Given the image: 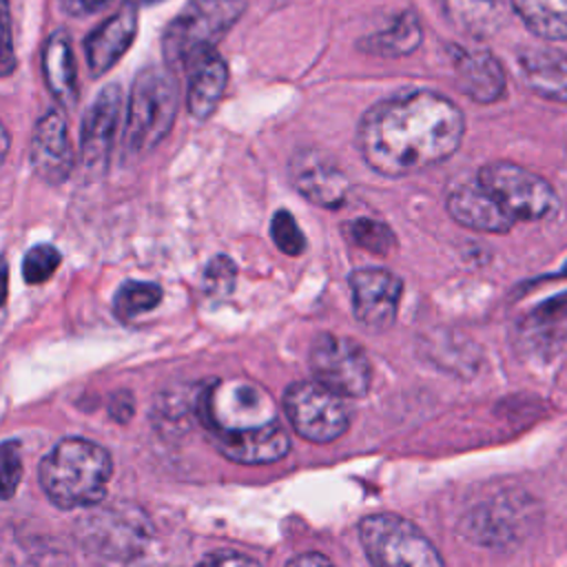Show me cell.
Wrapping results in <instances>:
<instances>
[{"mask_svg": "<svg viewBox=\"0 0 567 567\" xmlns=\"http://www.w3.org/2000/svg\"><path fill=\"white\" fill-rule=\"evenodd\" d=\"M463 133V111L450 97L414 89L372 104L357 126V146L372 171L405 177L454 155Z\"/></svg>", "mask_w": 567, "mask_h": 567, "instance_id": "cell-1", "label": "cell"}, {"mask_svg": "<svg viewBox=\"0 0 567 567\" xmlns=\"http://www.w3.org/2000/svg\"><path fill=\"white\" fill-rule=\"evenodd\" d=\"M113 463L109 452L86 439H62L40 463V485L60 509H80L106 496Z\"/></svg>", "mask_w": 567, "mask_h": 567, "instance_id": "cell-2", "label": "cell"}, {"mask_svg": "<svg viewBox=\"0 0 567 567\" xmlns=\"http://www.w3.org/2000/svg\"><path fill=\"white\" fill-rule=\"evenodd\" d=\"M179 104V86L171 66L151 64L142 69L131 86L124 144L133 155L153 151L173 128Z\"/></svg>", "mask_w": 567, "mask_h": 567, "instance_id": "cell-3", "label": "cell"}, {"mask_svg": "<svg viewBox=\"0 0 567 567\" xmlns=\"http://www.w3.org/2000/svg\"><path fill=\"white\" fill-rule=\"evenodd\" d=\"M199 414L210 439L255 432L279 421L270 392L246 377L215 381L199 401Z\"/></svg>", "mask_w": 567, "mask_h": 567, "instance_id": "cell-4", "label": "cell"}, {"mask_svg": "<svg viewBox=\"0 0 567 567\" xmlns=\"http://www.w3.org/2000/svg\"><path fill=\"white\" fill-rule=\"evenodd\" d=\"M246 0H188L168 22L162 38V53L171 69L188 64L233 29L241 18Z\"/></svg>", "mask_w": 567, "mask_h": 567, "instance_id": "cell-5", "label": "cell"}, {"mask_svg": "<svg viewBox=\"0 0 567 567\" xmlns=\"http://www.w3.org/2000/svg\"><path fill=\"white\" fill-rule=\"evenodd\" d=\"M359 543L379 567H439L443 556L432 540L399 514H372L359 523Z\"/></svg>", "mask_w": 567, "mask_h": 567, "instance_id": "cell-6", "label": "cell"}, {"mask_svg": "<svg viewBox=\"0 0 567 567\" xmlns=\"http://www.w3.org/2000/svg\"><path fill=\"white\" fill-rule=\"evenodd\" d=\"M80 545L102 558L128 560L144 551L151 538V525L144 512L128 505H91V512L75 525Z\"/></svg>", "mask_w": 567, "mask_h": 567, "instance_id": "cell-7", "label": "cell"}, {"mask_svg": "<svg viewBox=\"0 0 567 567\" xmlns=\"http://www.w3.org/2000/svg\"><path fill=\"white\" fill-rule=\"evenodd\" d=\"M476 179L516 221L547 219L560 206L554 186L543 175L512 162H489L478 171Z\"/></svg>", "mask_w": 567, "mask_h": 567, "instance_id": "cell-8", "label": "cell"}, {"mask_svg": "<svg viewBox=\"0 0 567 567\" xmlns=\"http://www.w3.org/2000/svg\"><path fill=\"white\" fill-rule=\"evenodd\" d=\"M284 414L299 436L312 443H330L350 427L346 396L319 381H297L284 392Z\"/></svg>", "mask_w": 567, "mask_h": 567, "instance_id": "cell-9", "label": "cell"}, {"mask_svg": "<svg viewBox=\"0 0 567 567\" xmlns=\"http://www.w3.org/2000/svg\"><path fill=\"white\" fill-rule=\"evenodd\" d=\"M310 372L321 385L346 399L365 396L372 383V363L365 350L341 334L321 332L310 346Z\"/></svg>", "mask_w": 567, "mask_h": 567, "instance_id": "cell-10", "label": "cell"}, {"mask_svg": "<svg viewBox=\"0 0 567 567\" xmlns=\"http://www.w3.org/2000/svg\"><path fill=\"white\" fill-rule=\"evenodd\" d=\"M348 281L354 319L368 330H388L396 319L403 292L401 279L385 268H359Z\"/></svg>", "mask_w": 567, "mask_h": 567, "instance_id": "cell-11", "label": "cell"}, {"mask_svg": "<svg viewBox=\"0 0 567 567\" xmlns=\"http://www.w3.org/2000/svg\"><path fill=\"white\" fill-rule=\"evenodd\" d=\"M288 179L297 193L321 208H339L346 204L350 182L346 173L317 148H299L288 162Z\"/></svg>", "mask_w": 567, "mask_h": 567, "instance_id": "cell-12", "label": "cell"}, {"mask_svg": "<svg viewBox=\"0 0 567 567\" xmlns=\"http://www.w3.org/2000/svg\"><path fill=\"white\" fill-rule=\"evenodd\" d=\"M120 117L122 91L117 84H109L95 95L82 120L80 153L86 171L102 173L106 168L120 128Z\"/></svg>", "mask_w": 567, "mask_h": 567, "instance_id": "cell-13", "label": "cell"}, {"mask_svg": "<svg viewBox=\"0 0 567 567\" xmlns=\"http://www.w3.org/2000/svg\"><path fill=\"white\" fill-rule=\"evenodd\" d=\"M31 166L47 184H62L73 166V151L69 144L66 122L60 111H47L33 128Z\"/></svg>", "mask_w": 567, "mask_h": 567, "instance_id": "cell-14", "label": "cell"}, {"mask_svg": "<svg viewBox=\"0 0 567 567\" xmlns=\"http://www.w3.org/2000/svg\"><path fill=\"white\" fill-rule=\"evenodd\" d=\"M137 33V4H122L111 18H106L86 40L84 55L93 78L104 75L128 51Z\"/></svg>", "mask_w": 567, "mask_h": 567, "instance_id": "cell-15", "label": "cell"}, {"mask_svg": "<svg viewBox=\"0 0 567 567\" xmlns=\"http://www.w3.org/2000/svg\"><path fill=\"white\" fill-rule=\"evenodd\" d=\"M447 213L461 226L481 233H507L516 224V219L485 186L478 184V179L450 193Z\"/></svg>", "mask_w": 567, "mask_h": 567, "instance_id": "cell-16", "label": "cell"}, {"mask_svg": "<svg viewBox=\"0 0 567 567\" xmlns=\"http://www.w3.org/2000/svg\"><path fill=\"white\" fill-rule=\"evenodd\" d=\"M454 73L461 91L481 104H492L505 93V71L485 49H456Z\"/></svg>", "mask_w": 567, "mask_h": 567, "instance_id": "cell-17", "label": "cell"}, {"mask_svg": "<svg viewBox=\"0 0 567 567\" xmlns=\"http://www.w3.org/2000/svg\"><path fill=\"white\" fill-rule=\"evenodd\" d=\"M186 106L197 120H206L215 113L228 84V66L224 58L210 49L188 64Z\"/></svg>", "mask_w": 567, "mask_h": 567, "instance_id": "cell-18", "label": "cell"}, {"mask_svg": "<svg viewBox=\"0 0 567 567\" xmlns=\"http://www.w3.org/2000/svg\"><path fill=\"white\" fill-rule=\"evenodd\" d=\"M213 443L226 458L244 465L275 463L290 452V436L279 421L255 432L237 436H217L213 439Z\"/></svg>", "mask_w": 567, "mask_h": 567, "instance_id": "cell-19", "label": "cell"}, {"mask_svg": "<svg viewBox=\"0 0 567 567\" xmlns=\"http://www.w3.org/2000/svg\"><path fill=\"white\" fill-rule=\"evenodd\" d=\"M520 505L505 498L476 507L463 520V534L481 545H507L520 538Z\"/></svg>", "mask_w": 567, "mask_h": 567, "instance_id": "cell-20", "label": "cell"}, {"mask_svg": "<svg viewBox=\"0 0 567 567\" xmlns=\"http://www.w3.org/2000/svg\"><path fill=\"white\" fill-rule=\"evenodd\" d=\"M42 75L55 102L64 109H73L78 102V71L66 31H55L47 38L42 49Z\"/></svg>", "mask_w": 567, "mask_h": 567, "instance_id": "cell-21", "label": "cell"}, {"mask_svg": "<svg viewBox=\"0 0 567 567\" xmlns=\"http://www.w3.org/2000/svg\"><path fill=\"white\" fill-rule=\"evenodd\" d=\"M527 86L554 102H567V53L558 49H527L518 55Z\"/></svg>", "mask_w": 567, "mask_h": 567, "instance_id": "cell-22", "label": "cell"}, {"mask_svg": "<svg viewBox=\"0 0 567 567\" xmlns=\"http://www.w3.org/2000/svg\"><path fill=\"white\" fill-rule=\"evenodd\" d=\"M443 16L463 33L485 38L494 33L507 11L514 9L512 0H439Z\"/></svg>", "mask_w": 567, "mask_h": 567, "instance_id": "cell-23", "label": "cell"}, {"mask_svg": "<svg viewBox=\"0 0 567 567\" xmlns=\"http://www.w3.org/2000/svg\"><path fill=\"white\" fill-rule=\"evenodd\" d=\"M516 16L543 40H567V0H512Z\"/></svg>", "mask_w": 567, "mask_h": 567, "instance_id": "cell-24", "label": "cell"}, {"mask_svg": "<svg viewBox=\"0 0 567 567\" xmlns=\"http://www.w3.org/2000/svg\"><path fill=\"white\" fill-rule=\"evenodd\" d=\"M421 42V27L419 20L414 18V13H403L401 18H396L392 22V27L372 33L370 38L361 40V49L374 53V55H383V58H396V55H408L412 53Z\"/></svg>", "mask_w": 567, "mask_h": 567, "instance_id": "cell-25", "label": "cell"}, {"mask_svg": "<svg viewBox=\"0 0 567 567\" xmlns=\"http://www.w3.org/2000/svg\"><path fill=\"white\" fill-rule=\"evenodd\" d=\"M162 301V288L153 281H124L113 295V312L120 321H133L135 317L153 310Z\"/></svg>", "mask_w": 567, "mask_h": 567, "instance_id": "cell-26", "label": "cell"}, {"mask_svg": "<svg viewBox=\"0 0 567 567\" xmlns=\"http://www.w3.org/2000/svg\"><path fill=\"white\" fill-rule=\"evenodd\" d=\"M346 237L357 244L363 250H370L374 255H390L396 248V237L394 230L372 217H357L343 224Z\"/></svg>", "mask_w": 567, "mask_h": 567, "instance_id": "cell-27", "label": "cell"}, {"mask_svg": "<svg viewBox=\"0 0 567 567\" xmlns=\"http://www.w3.org/2000/svg\"><path fill=\"white\" fill-rule=\"evenodd\" d=\"M62 261L60 250L53 244H35L22 259V277L27 284L38 286L53 277Z\"/></svg>", "mask_w": 567, "mask_h": 567, "instance_id": "cell-28", "label": "cell"}, {"mask_svg": "<svg viewBox=\"0 0 567 567\" xmlns=\"http://www.w3.org/2000/svg\"><path fill=\"white\" fill-rule=\"evenodd\" d=\"M270 235H272V241L277 244V248L290 257H297L306 250V237H303L299 224L295 221L292 213L286 208H281L272 215Z\"/></svg>", "mask_w": 567, "mask_h": 567, "instance_id": "cell-29", "label": "cell"}, {"mask_svg": "<svg viewBox=\"0 0 567 567\" xmlns=\"http://www.w3.org/2000/svg\"><path fill=\"white\" fill-rule=\"evenodd\" d=\"M235 281H237V266L230 257L226 255H217L208 261L202 284L204 290L215 297V299H224L235 290Z\"/></svg>", "mask_w": 567, "mask_h": 567, "instance_id": "cell-30", "label": "cell"}, {"mask_svg": "<svg viewBox=\"0 0 567 567\" xmlns=\"http://www.w3.org/2000/svg\"><path fill=\"white\" fill-rule=\"evenodd\" d=\"M22 478V456L20 443L4 441L2 443V498H11Z\"/></svg>", "mask_w": 567, "mask_h": 567, "instance_id": "cell-31", "label": "cell"}, {"mask_svg": "<svg viewBox=\"0 0 567 567\" xmlns=\"http://www.w3.org/2000/svg\"><path fill=\"white\" fill-rule=\"evenodd\" d=\"M135 412V401L133 394L128 390H120L111 396L109 401V414L117 421V423H126Z\"/></svg>", "mask_w": 567, "mask_h": 567, "instance_id": "cell-32", "label": "cell"}, {"mask_svg": "<svg viewBox=\"0 0 567 567\" xmlns=\"http://www.w3.org/2000/svg\"><path fill=\"white\" fill-rule=\"evenodd\" d=\"M111 0H58L64 13L69 16H89L106 7Z\"/></svg>", "mask_w": 567, "mask_h": 567, "instance_id": "cell-33", "label": "cell"}, {"mask_svg": "<svg viewBox=\"0 0 567 567\" xmlns=\"http://www.w3.org/2000/svg\"><path fill=\"white\" fill-rule=\"evenodd\" d=\"M202 563H210V565H255V560L246 554L239 551H215L202 558Z\"/></svg>", "mask_w": 567, "mask_h": 567, "instance_id": "cell-34", "label": "cell"}, {"mask_svg": "<svg viewBox=\"0 0 567 567\" xmlns=\"http://www.w3.org/2000/svg\"><path fill=\"white\" fill-rule=\"evenodd\" d=\"M290 565H328L330 560L317 551H310V554H301V556H295L288 560Z\"/></svg>", "mask_w": 567, "mask_h": 567, "instance_id": "cell-35", "label": "cell"}, {"mask_svg": "<svg viewBox=\"0 0 567 567\" xmlns=\"http://www.w3.org/2000/svg\"><path fill=\"white\" fill-rule=\"evenodd\" d=\"M128 2H133L137 7H144V4H155V2H162V0H128Z\"/></svg>", "mask_w": 567, "mask_h": 567, "instance_id": "cell-36", "label": "cell"}, {"mask_svg": "<svg viewBox=\"0 0 567 567\" xmlns=\"http://www.w3.org/2000/svg\"><path fill=\"white\" fill-rule=\"evenodd\" d=\"M560 275H567V261H565V266H563V270H560Z\"/></svg>", "mask_w": 567, "mask_h": 567, "instance_id": "cell-37", "label": "cell"}]
</instances>
